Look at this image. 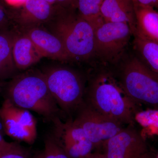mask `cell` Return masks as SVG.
<instances>
[{
  "label": "cell",
  "instance_id": "6da1fadb",
  "mask_svg": "<svg viewBox=\"0 0 158 158\" xmlns=\"http://www.w3.org/2000/svg\"><path fill=\"white\" fill-rule=\"evenodd\" d=\"M87 76L84 102L124 126L134 125L138 106L127 95L106 65L92 66Z\"/></svg>",
  "mask_w": 158,
  "mask_h": 158
},
{
  "label": "cell",
  "instance_id": "7a4b0ae2",
  "mask_svg": "<svg viewBox=\"0 0 158 158\" xmlns=\"http://www.w3.org/2000/svg\"><path fill=\"white\" fill-rule=\"evenodd\" d=\"M5 99L15 106L33 111L48 121L59 117L61 110L52 96L45 76L39 70L17 74L4 85Z\"/></svg>",
  "mask_w": 158,
  "mask_h": 158
},
{
  "label": "cell",
  "instance_id": "3957f363",
  "mask_svg": "<svg viewBox=\"0 0 158 158\" xmlns=\"http://www.w3.org/2000/svg\"><path fill=\"white\" fill-rule=\"evenodd\" d=\"M107 66L134 103L158 112V75L133 52L127 51L117 62Z\"/></svg>",
  "mask_w": 158,
  "mask_h": 158
},
{
  "label": "cell",
  "instance_id": "277c9868",
  "mask_svg": "<svg viewBox=\"0 0 158 158\" xmlns=\"http://www.w3.org/2000/svg\"><path fill=\"white\" fill-rule=\"evenodd\" d=\"M50 24L52 33L62 40L70 61L95 64V29L73 13L61 15Z\"/></svg>",
  "mask_w": 158,
  "mask_h": 158
},
{
  "label": "cell",
  "instance_id": "5b68a950",
  "mask_svg": "<svg viewBox=\"0 0 158 158\" xmlns=\"http://www.w3.org/2000/svg\"><path fill=\"white\" fill-rule=\"evenodd\" d=\"M49 90L62 113L75 115L84 102L87 76L65 66H55L43 72Z\"/></svg>",
  "mask_w": 158,
  "mask_h": 158
},
{
  "label": "cell",
  "instance_id": "8992f818",
  "mask_svg": "<svg viewBox=\"0 0 158 158\" xmlns=\"http://www.w3.org/2000/svg\"><path fill=\"white\" fill-rule=\"evenodd\" d=\"M130 26L125 23H104L95 30V63L110 65L128 50L133 37Z\"/></svg>",
  "mask_w": 158,
  "mask_h": 158
},
{
  "label": "cell",
  "instance_id": "52a82bcc",
  "mask_svg": "<svg viewBox=\"0 0 158 158\" xmlns=\"http://www.w3.org/2000/svg\"><path fill=\"white\" fill-rule=\"evenodd\" d=\"M74 115L73 121L82 128L95 148L102 147L125 127L98 113L85 102Z\"/></svg>",
  "mask_w": 158,
  "mask_h": 158
},
{
  "label": "cell",
  "instance_id": "ba28073f",
  "mask_svg": "<svg viewBox=\"0 0 158 158\" xmlns=\"http://www.w3.org/2000/svg\"><path fill=\"white\" fill-rule=\"evenodd\" d=\"M0 116L6 135L27 144L34 143L37 136V122L30 111L5 99L0 108Z\"/></svg>",
  "mask_w": 158,
  "mask_h": 158
},
{
  "label": "cell",
  "instance_id": "9c48e42d",
  "mask_svg": "<svg viewBox=\"0 0 158 158\" xmlns=\"http://www.w3.org/2000/svg\"><path fill=\"white\" fill-rule=\"evenodd\" d=\"M102 147L107 158H144L149 152L144 137L132 125L125 127Z\"/></svg>",
  "mask_w": 158,
  "mask_h": 158
},
{
  "label": "cell",
  "instance_id": "30bf717a",
  "mask_svg": "<svg viewBox=\"0 0 158 158\" xmlns=\"http://www.w3.org/2000/svg\"><path fill=\"white\" fill-rule=\"evenodd\" d=\"M52 123L53 135L69 158H85L92 153L94 145L73 118L63 122L57 118Z\"/></svg>",
  "mask_w": 158,
  "mask_h": 158
},
{
  "label": "cell",
  "instance_id": "8fae6325",
  "mask_svg": "<svg viewBox=\"0 0 158 158\" xmlns=\"http://www.w3.org/2000/svg\"><path fill=\"white\" fill-rule=\"evenodd\" d=\"M24 33L31 38L43 57L70 61L63 42L52 32L37 27L24 30Z\"/></svg>",
  "mask_w": 158,
  "mask_h": 158
},
{
  "label": "cell",
  "instance_id": "7c38bea8",
  "mask_svg": "<svg viewBox=\"0 0 158 158\" xmlns=\"http://www.w3.org/2000/svg\"><path fill=\"white\" fill-rule=\"evenodd\" d=\"M101 11L104 23L127 24L135 33L136 19L133 0H104Z\"/></svg>",
  "mask_w": 158,
  "mask_h": 158
},
{
  "label": "cell",
  "instance_id": "4fadbf2b",
  "mask_svg": "<svg viewBox=\"0 0 158 158\" xmlns=\"http://www.w3.org/2000/svg\"><path fill=\"white\" fill-rule=\"evenodd\" d=\"M52 6L44 0H27L21 7L19 23L26 30L49 22L52 17Z\"/></svg>",
  "mask_w": 158,
  "mask_h": 158
},
{
  "label": "cell",
  "instance_id": "5bb4252c",
  "mask_svg": "<svg viewBox=\"0 0 158 158\" xmlns=\"http://www.w3.org/2000/svg\"><path fill=\"white\" fill-rule=\"evenodd\" d=\"M12 53L15 64L19 70L27 69L43 58L31 38L25 33L14 37Z\"/></svg>",
  "mask_w": 158,
  "mask_h": 158
},
{
  "label": "cell",
  "instance_id": "9a60e30c",
  "mask_svg": "<svg viewBox=\"0 0 158 158\" xmlns=\"http://www.w3.org/2000/svg\"><path fill=\"white\" fill-rule=\"evenodd\" d=\"M135 31L134 34L158 43V11L134 3Z\"/></svg>",
  "mask_w": 158,
  "mask_h": 158
},
{
  "label": "cell",
  "instance_id": "2e32d148",
  "mask_svg": "<svg viewBox=\"0 0 158 158\" xmlns=\"http://www.w3.org/2000/svg\"><path fill=\"white\" fill-rule=\"evenodd\" d=\"M132 51L144 65L158 75V43L133 34Z\"/></svg>",
  "mask_w": 158,
  "mask_h": 158
},
{
  "label": "cell",
  "instance_id": "e0dca14e",
  "mask_svg": "<svg viewBox=\"0 0 158 158\" xmlns=\"http://www.w3.org/2000/svg\"><path fill=\"white\" fill-rule=\"evenodd\" d=\"M14 38L0 34V81L11 79L17 74L12 53Z\"/></svg>",
  "mask_w": 158,
  "mask_h": 158
},
{
  "label": "cell",
  "instance_id": "ac0fdd59",
  "mask_svg": "<svg viewBox=\"0 0 158 158\" xmlns=\"http://www.w3.org/2000/svg\"><path fill=\"white\" fill-rule=\"evenodd\" d=\"M104 0H78L77 9L79 16L90 23L94 29L104 23L101 13Z\"/></svg>",
  "mask_w": 158,
  "mask_h": 158
},
{
  "label": "cell",
  "instance_id": "d6986e66",
  "mask_svg": "<svg viewBox=\"0 0 158 158\" xmlns=\"http://www.w3.org/2000/svg\"><path fill=\"white\" fill-rule=\"evenodd\" d=\"M44 142V158H69L52 133L46 136Z\"/></svg>",
  "mask_w": 158,
  "mask_h": 158
},
{
  "label": "cell",
  "instance_id": "ffe728a7",
  "mask_svg": "<svg viewBox=\"0 0 158 158\" xmlns=\"http://www.w3.org/2000/svg\"><path fill=\"white\" fill-rule=\"evenodd\" d=\"M32 158L30 150L17 142H8L0 148V158Z\"/></svg>",
  "mask_w": 158,
  "mask_h": 158
},
{
  "label": "cell",
  "instance_id": "44dd1931",
  "mask_svg": "<svg viewBox=\"0 0 158 158\" xmlns=\"http://www.w3.org/2000/svg\"><path fill=\"white\" fill-rule=\"evenodd\" d=\"M136 4L145 7H150L158 9V0H133Z\"/></svg>",
  "mask_w": 158,
  "mask_h": 158
},
{
  "label": "cell",
  "instance_id": "7402d4cb",
  "mask_svg": "<svg viewBox=\"0 0 158 158\" xmlns=\"http://www.w3.org/2000/svg\"><path fill=\"white\" fill-rule=\"evenodd\" d=\"M78 0H56V3H58L65 8L71 10L77 9Z\"/></svg>",
  "mask_w": 158,
  "mask_h": 158
},
{
  "label": "cell",
  "instance_id": "603a6c76",
  "mask_svg": "<svg viewBox=\"0 0 158 158\" xmlns=\"http://www.w3.org/2000/svg\"><path fill=\"white\" fill-rule=\"evenodd\" d=\"M9 6L14 7H21L26 2L27 0H5Z\"/></svg>",
  "mask_w": 158,
  "mask_h": 158
},
{
  "label": "cell",
  "instance_id": "cb8c5ba5",
  "mask_svg": "<svg viewBox=\"0 0 158 158\" xmlns=\"http://www.w3.org/2000/svg\"><path fill=\"white\" fill-rule=\"evenodd\" d=\"M7 23V17L6 13L2 6H0V27L6 24Z\"/></svg>",
  "mask_w": 158,
  "mask_h": 158
},
{
  "label": "cell",
  "instance_id": "d4e9b609",
  "mask_svg": "<svg viewBox=\"0 0 158 158\" xmlns=\"http://www.w3.org/2000/svg\"><path fill=\"white\" fill-rule=\"evenodd\" d=\"M3 136H4V135H3L2 134L0 133V148L3 147V146H5V145L8 144V142H7V141H6V140H5Z\"/></svg>",
  "mask_w": 158,
  "mask_h": 158
},
{
  "label": "cell",
  "instance_id": "484cf974",
  "mask_svg": "<svg viewBox=\"0 0 158 158\" xmlns=\"http://www.w3.org/2000/svg\"><path fill=\"white\" fill-rule=\"evenodd\" d=\"M144 158H158V156H156L155 154L149 151Z\"/></svg>",
  "mask_w": 158,
  "mask_h": 158
},
{
  "label": "cell",
  "instance_id": "4316f807",
  "mask_svg": "<svg viewBox=\"0 0 158 158\" xmlns=\"http://www.w3.org/2000/svg\"><path fill=\"white\" fill-rule=\"evenodd\" d=\"M98 152L91 153L90 155L85 158H98Z\"/></svg>",
  "mask_w": 158,
  "mask_h": 158
},
{
  "label": "cell",
  "instance_id": "83f0119b",
  "mask_svg": "<svg viewBox=\"0 0 158 158\" xmlns=\"http://www.w3.org/2000/svg\"><path fill=\"white\" fill-rule=\"evenodd\" d=\"M32 158H44V153H40L38 154L35 156H34Z\"/></svg>",
  "mask_w": 158,
  "mask_h": 158
},
{
  "label": "cell",
  "instance_id": "f1b7e54d",
  "mask_svg": "<svg viewBox=\"0 0 158 158\" xmlns=\"http://www.w3.org/2000/svg\"><path fill=\"white\" fill-rule=\"evenodd\" d=\"M98 158H107L105 156L104 154H102L101 153L98 152Z\"/></svg>",
  "mask_w": 158,
  "mask_h": 158
},
{
  "label": "cell",
  "instance_id": "f546056e",
  "mask_svg": "<svg viewBox=\"0 0 158 158\" xmlns=\"http://www.w3.org/2000/svg\"><path fill=\"white\" fill-rule=\"evenodd\" d=\"M46 2H48L51 5H53L56 2V0H44Z\"/></svg>",
  "mask_w": 158,
  "mask_h": 158
},
{
  "label": "cell",
  "instance_id": "4dcf8cb0",
  "mask_svg": "<svg viewBox=\"0 0 158 158\" xmlns=\"http://www.w3.org/2000/svg\"><path fill=\"white\" fill-rule=\"evenodd\" d=\"M4 84H3L2 82L1 81H0V92L1 91H2V90H3V87H4Z\"/></svg>",
  "mask_w": 158,
  "mask_h": 158
}]
</instances>
